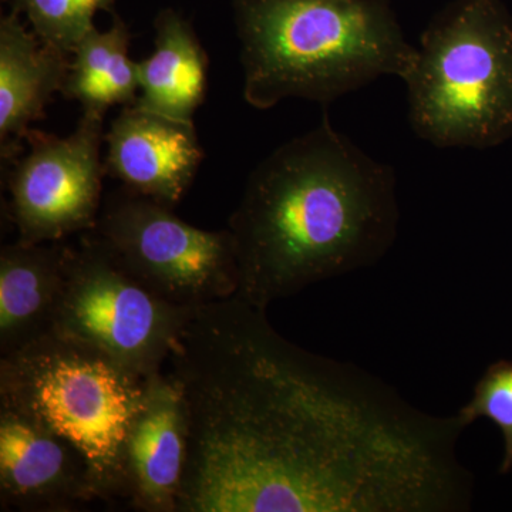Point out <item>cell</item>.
Instances as JSON below:
<instances>
[{
    "label": "cell",
    "instance_id": "cell-1",
    "mask_svg": "<svg viewBox=\"0 0 512 512\" xmlns=\"http://www.w3.org/2000/svg\"><path fill=\"white\" fill-rule=\"evenodd\" d=\"M187 453L177 512H466V424L299 348L235 295L198 306L168 357Z\"/></svg>",
    "mask_w": 512,
    "mask_h": 512
},
{
    "label": "cell",
    "instance_id": "cell-2",
    "mask_svg": "<svg viewBox=\"0 0 512 512\" xmlns=\"http://www.w3.org/2000/svg\"><path fill=\"white\" fill-rule=\"evenodd\" d=\"M399 218L392 165L367 156L323 114L318 127L249 174L228 221L237 296L266 311L308 286L376 265L396 241Z\"/></svg>",
    "mask_w": 512,
    "mask_h": 512
},
{
    "label": "cell",
    "instance_id": "cell-3",
    "mask_svg": "<svg viewBox=\"0 0 512 512\" xmlns=\"http://www.w3.org/2000/svg\"><path fill=\"white\" fill-rule=\"evenodd\" d=\"M244 99L268 110L289 97L329 107L416 62L389 0H235Z\"/></svg>",
    "mask_w": 512,
    "mask_h": 512
},
{
    "label": "cell",
    "instance_id": "cell-4",
    "mask_svg": "<svg viewBox=\"0 0 512 512\" xmlns=\"http://www.w3.org/2000/svg\"><path fill=\"white\" fill-rule=\"evenodd\" d=\"M147 379L103 350L50 330L0 357V406L72 444L89 467L97 500H126L128 434Z\"/></svg>",
    "mask_w": 512,
    "mask_h": 512
},
{
    "label": "cell",
    "instance_id": "cell-5",
    "mask_svg": "<svg viewBox=\"0 0 512 512\" xmlns=\"http://www.w3.org/2000/svg\"><path fill=\"white\" fill-rule=\"evenodd\" d=\"M414 133L433 146L512 137V18L500 0H456L424 30L403 80Z\"/></svg>",
    "mask_w": 512,
    "mask_h": 512
},
{
    "label": "cell",
    "instance_id": "cell-6",
    "mask_svg": "<svg viewBox=\"0 0 512 512\" xmlns=\"http://www.w3.org/2000/svg\"><path fill=\"white\" fill-rule=\"evenodd\" d=\"M194 309L147 288L93 231L64 247L63 293L53 330L103 350L144 379L163 372Z\"/></svg>",
    "mask_w": 512,
    "mask_h": 512
},
{
    "label": "cell",
    "instance_id": "cell-7",
    "mask_svg": "<svg viewBox=\"0 0 512 512\" xmlns=\"http://www.w3.org/2000/svg\"><path fill=\"white\" fill-rule=\"evenodd\" d=\"M90 231L165 301L194 309L238 293L237 252L228 228L192 227L173 207L121 185L107 195Z\"/></svg>",
    "mask_w": 512,
    "mask_h": 512
},
{
    "label": "cell",
    "instance_id": "cell-8",
    "mask_svg": "<svg viewBox=\"0 0 512 512\" xmlns=\"http://www.w3.org/2000/svg\"><path fill=\"white\" fill-rule=\"evenodd\" d=\"M104 113L83 110L69 137L30 130L29 153L8 177L9 214L20 241L62 242L96 225L106 175L100 151Z\"/></svg>",
    "mask_w": 512,
    "mask_h": 512
},
{
    "label": "cell",
    "instance_id": "cell-9",
    "mask_svg": "<svg viewBox=\"0 0 512 512\" xmlns=\"http://www.w3.org/2000/svg\"><path fill=\"white\" fill-rule=\"evenodd\" d=\"M97 500L82 454L32 417L0 406L3 510L66 512Z\"/></svg>",
    "mask_w": 512,
    "mask_h": 512
},
{
    "label": "cell",
    "instance_id": "cell-10",
    "mask_svg": "<svg viewBox=\"0 0 512 512\" xmlns=\"http://www.w3.org/2000/svg\"><path fill=\"white\" fill-rule=\"evenodd\" d=\"M104 140L106 174L168 207L181 201L204 160L194 121L171 119L137 103L123 107Z\"/></svg>",
    "mask_w": 512,
    "mask_h": 512
},
{
    "label": "cell",
    "instance_id": "cell-11",
    "mask_svg": "<svg viewBox=\"0 0 512 512\" xmlns=\"http://www.w3.org/2000/svg\"><path fill=\"white\" fill-rule=\"evenodd\" d=\"M187 453L183 397L170 373L147 379L146 399L128 434L126 501L143 512H177Z\"/></svg>",
    "mask_w": 512,
    "mask_h": 512
},
{
    "label": "cell",
    "instance_id": "cell-12",
    "mask_svg": "<svg viewBox=\"0 0 512 512\" xmlns=\"http://www.w3.org/2000/svg\"><path fill=\"white\" fill-rule=\"evenodd\" d=\"M72 55L43 43L13 10L0 20V154L15 160L33 121L62 92Z\"/></svg>",
    "mask_w": 512,
    "mask_h": 512
},
{
    "label": "cell",
    "instance_id": "cell-13",
    "mask_svg": "<svg viewBox=\"0 0 512 512\" xmlns=\"http://www.w3.org/2000/svg\"><path fill=\"white\" fill-rule=\"evenodd\" d=\"M63 242H15L0 252V355L53 330L64 285Z\"/></svg>",
    "mask_w": 512,
    "mask_h": 512
},
{
    "label": "cell",
    "instance_id": "cell-14",
    "mask_svg": "<svg viewBox=\"0 0 512 512\" xmlns=\"http://www.w3.org/2000/svg\"><path fill=\"white\" fill-rule=\"evenodd\" d=\"M153 55L137 62L136 103L171 119L192 121L207 92L208 56L191 23L174 10L157 16Z\"/></svg>",
    "mask_w": 512,
    "mask_h": 512
},
{
    "label": "cell",
    "instance_id": "cell-15",
    "mask_svg": "<svg viewBox=\"0 0 512 512\" xmlns=\"http://www.w3.org/2000/svg\"><path fill=\"white\" fill-rule=\"evenodd\" d=\"M130 42V30L119 16L107 32L90 30L74 47L60 93L79 101L83 110L104 114L110 107L136 103L140 86L137 62L128 56Z\"/></svg>",
    "mask_w": 512,
    "mask_h": 512
},
{
    "label": "cell",
    "instance_id": "cell-16",
    "mask_svg": "<svg viewBox=\"0 0 512 512\" xmlns=\"http://www.w3.org/2000/svg\"><path fill=\"white\" fill-rule=\"evenodd\" d=\"M25 12L33 32L46 45L72 55L82 37L94 29L97 10L113 12L116 0H10Z\"/></svg>",
    "mask_w": 512,
    "mask_h": 512
},
{
    "label": "cell",
    "instance_id": "cell-17",
    "mask_svg": "<svg viewBox=\"0 0 512 512\" xmlns=\"http://www.w3.org/2000/svg\"><path fill=\"white\" fill-rule=\"evenodd\" d=\"M466 426L480 417L490 419L503 431L505 453L500 473L512 470V362L493 363L474 387L473 399L457 413Z\"/></svg>",
    "mask_w": 512,
    "mask_h": 512
}]
</instances>
